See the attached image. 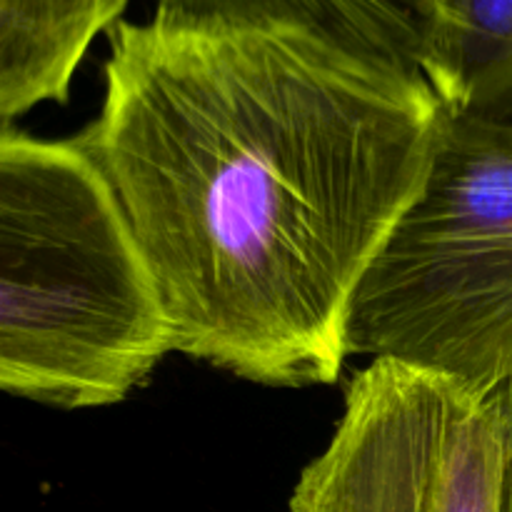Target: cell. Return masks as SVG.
Wrapping results in <instances>:
<instances>
[{"label": "cell", "instance_id": "cell-1", "mask_svg": "<svg viewBox=\"0 0 512 512\" xmlns=\"http://www.w3.org/2000/svg\"><path fill=\"white\" fill-rule=\"evenodd\" d=\"M108 35L103 110L75 140L128 213L175 353L338 383L355 290L423 188L443 100L298 30Z\"/></svg>", "mask_w": 512, "mask_h": 512}, {"label": "cell", "instance_id": "cell-2", "mask_svg": "<svg viewBox=\"0 0 512 512\" xmlns=\"http://www.w3.org/2000/svg\"><path fill=\"white\" fill-rule=\"evenodd\" d=\"M168 353L163 290L78 140L0 135V385L63 410L128 398Z\"/></svg>", "mask_w": 512, "mask_h": 512}, {"label": "cell", "instance_id": "cell-3", "mask_svg": "<svg viewBox=\"0 0 512 512\" xmlns=\"http://www.w3.org/2000/svg\"><path fill=\"white\" fill-rule=\"evenodd\" d=\"M348 353L483 393L512 380V123L445 115L413 203L355 290Z\"/></svg>", "mask_w": 512, "mask_h": 512}, {"label": "cell", "instance_id": "cell-4", "mask_svg": "<svg viewBox=\"0 0 512 512\" xmlns=\"http://www.w3.org/2000/svg\"><path fill=\"white\" fill-rule=\"evenodd\" d=\"M505 435L498 390L370 360L345 388L343 418L300 473L288 512H500Z\"/></svg>", "mask_w": 512, "mask_h": 512}, {"label": "cell", "instance_id": "cell-5", "mask_svg": "<svg viewBox=\"0 0 512 512\" xmlns=\"http://www.w3.org/2000/svg\"><path fill=\"white\" fill-rule=\"evenodd\" d=\"M453 0H155L173 28H283L423 83L448 103Z\"/></svg>", "mask_w": 512, "mask_h": 512}, {"label": "cell", "instance_id": "cell-6", "mask_svg": "<svg viewBox=\"0 0 512 512\" xmlns=\"http://www.w3.org/2000/svg\"><path fill=\"white\" fill-rule=\"evenodd\" d=\"M128 0H0V115L3 123L40 103H65L75 70Z\"/></svg>", "mask_w": 512, "mask_h": 512}, {"label": "cell", "instance_id": "cell-7", "mask_svg": "<svg viewBox=\"0 0 512 512\" xmlns=\"http://www.w3.org/2000/svg\"><path fill=\"white\" fill-rule=\"evenodd\" d=\"M448 110L512 123V0H453Z\"/></svg>", "mask_w": 512, "mask_h": 512}, {"label": "cell", "instance_id": "cell-8", "mask_svg": "<svg viewBox=\"0 0 512 512\" xmlns=\"http://www.w3.org/2000/svg\"><path fill=\"white\" fill-rule=\"evenodd\" d=\"M500 403H503L505 413V478H503V503H500V512H512V380L505 383L498 390Z\"/></svg>", "mask_w": 512, "mask_h": 512}]
</instances>
